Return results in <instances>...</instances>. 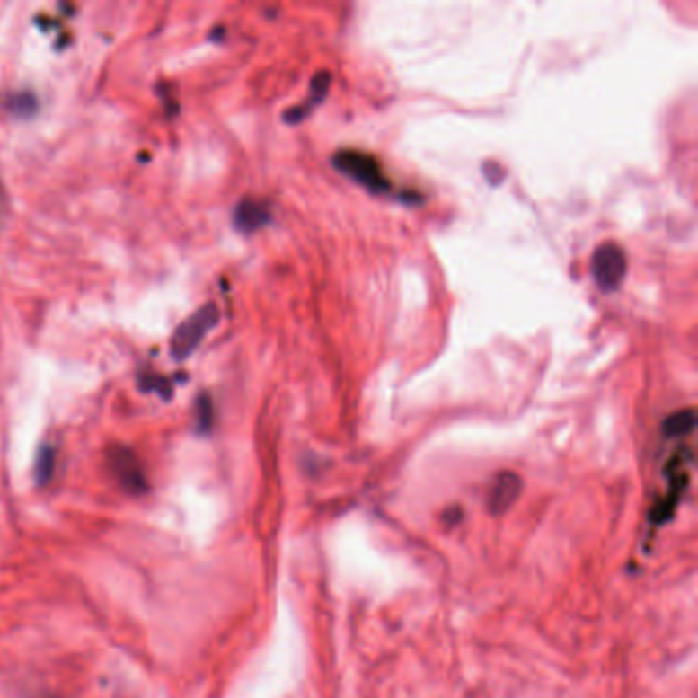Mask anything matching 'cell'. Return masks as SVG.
Masks as SVG:
<instances>
[{
	"label": "cell",
	"instance_id": "obj_1",
	"mask_svg": "<svg viewBox=\"0 0 698 698\" xmlns=\"http://www.w3.org/2000/svg\"><path fill=\"white\" fill-rule=\"evenodd\" d=\"M219 322V307L216 304H208L193 312L187 320H182L179 328L174 330L171 338V352L176 361H185L189 355H193L195 349L203 342L216 324Z\"/></svg>",
	"mask_w": 698,
	"mask_h": 698
},
{
	"label": "cell",
	"instance_id": "obj_2",
	"mask_svg": "<svg viewBox=\"0 0 698 698\" xmlns=\"http://www.w3.org/2000/svg\"><path fill=\"white\" fill-rule=\"evenodd\" d=\"M627 254L614 242H605V244L594 250L590 270L594 283L598 285L600 291L613 293L619 289L624 277H627Z\"/></svg>",
	"mask_w": 698,
	"mask_h": 698
},
{
	"label": "cell",
	"instance_id": "obj_3",
	"mask_svg": "<svg viewBox=\"0 0 698 698\" xmlns=\"http://www.w3.org/2000/svg\"><path fill=\"white\" fill-rule=\"evenodd\" d=\"M334 166L338 171L350 176V179H355L358 185L369 189L371 193H387L389 190L387 179L369 154L342 150L334 156Z\"/></svg>",
	"mask_w": 698,
	"mask_h": 698
},
{
	"label": "cell",
	"instance_id": "obj_4",
	"mask_svg": "<svg viewBox=\"0 0 698 698\" xmlns=\"http://www.w3.org/2000/svg\"><path fill=\"white\" fill-rule=\"evenodd\" d=\"M666 477H667V488L664 491V496H659V499L653 504V508L649 512V520L656 526L664 525L666 520H670L672 514L676 512L678 499L682 496V491L686 490V483H688V461L685 457L682 459L674 457V461L666 469Z\"/></svg>",
	"mask_w": 698,
	"mask_h": 698
},
{
	"label": "cell",
	"instance_id": "obj_5",
	"mask_svg": "<svg viewBox=\"0 0 698 698\" xmlns=\"http://www.w3.org/2000/svg\"><path fill=\"white\" fill-rule=\"evenodd\" d=\"M109 469L115 475V480L119 486L129 491V494H144L148 490V482H146L144 469L139 465L136 453L128 449V446L117 445L109 451Z\"/></svg>",
	"mask_w": 698,
	"mask_h": 698
},
{
	"label": "cell",
	"instance_id": "obj_6",
	"mask_svg": "<svg viewBox=\"0 0 698 698\" xmlns=\"http://www.w3.org/2000/svg\"><path fill=\"white\" fill-rule=\"evenodd\" d=\"M520 494V477L512 472H504L496 477L494 486L490 494V508L491 512H506L517 502Z\"/></svg>",
	"mask_w": 698,
	"mask_h": 698
},
{
	"label": "cell",
	"instance_id": "obj_7",
	"mask_svg": "<svg viewBox=\"0 0 698 698\" xmlns=\"http://www.w3.org/2000/svg\"><path fill=\"white\" fill-rule=\"evenodd\" d=\"M269 209L261 201L254 199L240 201L236 211H234V224H236L240 232H256L264 224H269Z\"/></svg>",
	"mask_w": 698,
	"mask_h": 698
},
{
	"label": "cell",
	"instance_id": "obj_8",
	"mask_svg": "<svg viewBox=\"0 0 698 698\" xmlns=\"http://www.w3.org/2000/svg\"><path fill=\"white\" fill-rule=\"evenodd\" d=\"M696 414L693 410H680L676 414L667 416L664 420V435L666 437H685L694 430Z\"/></svg>",
	"mask_w": 698,
	"mask_h": 698
},
{
	"label": "cell",
	"instance_id": "obj_9",
	"mask_svg": "<svg viewBox=\"0 0 698 698\" xmlns=\"http://www.w3.org/2000/svg\"><path fill=\"white\" fill-rule=\"evenodd\" d=\"M54 465H56L54 449L43 446V449L40 451L38 463H35V475H38L40 486H46V483L51 480V475H54Z\"/></svg>",
	"mask_w": 698,
	"mask_h": 698
},
{
	"label": "cell",
	"instance_id": "obj_10",
	"mask_svg": "<svg viewBox=\"0 0 698 698\" xmlns=\"http://www.w3.org/2000/svg\"><path fill=\"white\" fill-rule=\"evenodd\" d=\"M213 424V406L208 395H201L197 402V426L201 432H209Z\"/></svg>",
	"mask_w": 698,
	"mask_h": 698
}]
</instances>
